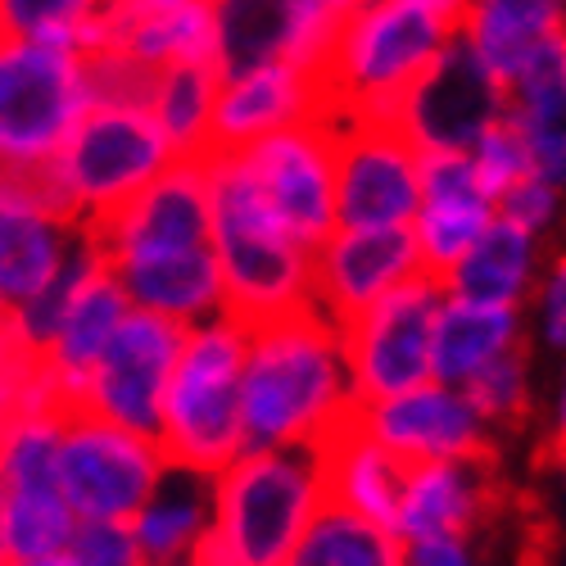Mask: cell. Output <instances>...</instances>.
Wrapping results in <instances>:
<instances>
[{
	"label": "cell",
	"instance_id": "2",
	"mask_svg": "<svg viewBox=\"0 0 566 566\" xmlns=\"http://www.w3.org/2000/svg\"><path fill=\"white\" fill-rule=\"evenodd\" d=\"M322 507V449H245L213 476V516L200 553L213 566H281Z\"/></svg>",
	"mask_w": 566,
	"mask_h": 566
},
{
	"label": "cell",
	"instance_id": "7",
	"mask_svg": "<svg viewBox=\"0 0 566 566\" xmlns=\"http://www.w3.org/2000/svg\"><path fill=\"white\" fill-rule=\"evenodd\" d=\"M86 109L73 45L0 41V172H45Z\"/></svg>",
	"mask_w": 566,
	"mask_h": 566
},
{
	"label": "cell",
	"instance_id": "28",
	"mask_svg": "<svg viewBox=\"0 0 566 566\" xmlns=\"http://www.w3.org/2000/svg\"><path fill=\"white\" fill-rule=\"evenodd\" d=\"M322 467H326V503H336L349 516H358V522L390 535L408 467L376 444L358 427V417H349L345 427L322 444Z\"/></svg>",
	"mask_w": 566,
	"mask_h": 566
},
{
	"label": "cell",
	"instance_id": "15",
	"mask_svg": "<svg viewBox=\"0 0 566 566\" xmlns=\"http://www.w3.org/2000/svg\"><path fill=\"white\" fill-rule=\"evenodd\" d=\"M181 336H186V326L155 317L146 308H127L101 363L91 367L77 408L96 412L105 421H118V427L136 436H155Z\"/></svg>",
	"mask_w": 566,
	"mask_h": 566
},
{
	"label": "cell",
	"instance_id": "36",
	"mask_svg": "<svg viewBox=\"0 0 566 566\" xmlns=\"http://www.w3.org/2000/svg\"><path fill=\"white\" fill-rule=\"evenodd\" d=\"M77 55H82L86 105H136V109L150 105L159 69L140 64L123 51H109V45H86V51H77Z\"/></svg>",
	"mask_w": 566,
	"mask_h": 566
},
{
	"label": "cell",
	"instance_id": "12",
	"mask_svg": "<svg viewBox=\"0 0 566 566\" xmlns=\"http://www.w3.org/2000/svg\"><path fill=\"white\" fill-rule=\"evenodd\" d=\"M507 118V86L471 55L462 32L436 55V64L421 73L399 105L390 109V123L427 150H471L476 140Z\"/></svg>",
	"mask_w": 566,
	"mask_h": 566
},
{
	"label": "cell",
	"instance_id": "6",
	"mask_svg": "<svg viewBox=\"0 0 566 566\" xmlns=\"http://www.w3.org/2000/svg\"><path fill=\"white\" fill-rule=\"evenodd\" d=\"M172 159L177 155L155 127L150 109L86 105L60 155L45 168V181H51L60 209L77 227H91L127 205L136 191H146Z\"/></svg>",
	"mask_w": 566,
	"mask_h": 566
},
{
	"label": "cell",
	"instance_id": "13",
	"mask_svg": "<svg viewBox=\"0 0 566 566\" xmlns=\"http://www.w3.org/2000/svg\"><path fill=\"white\" fill-rule=\"evenodd\" d=\"M421 200V150L390 118L336 114V227H408Z\"/></svg>",
	"mask_w": 566,
	"mask_h": 566
},
{
	"label": "cell",
	"instance_id": "3",
	"mask_svg": "<svg viewBox=\"0 0 566 566\" xmlns=\"http://www.w3.org/2000/svg\"><path fill=\"white\" fill-rule=\"evenodd\" d=\"M209 245L222 276V313L268 322L313 304V250L281 227L231 155H209Z\"/></svg>",
	"mask_w": 566,
	"mask_h": 566
},
{
	"label": "cell",
	"instance_id": "49",
	"mask_svg": "<svg viewBox=\"0 0 566 566\" xmlns=\"http://www.w3.org/2000/svg\"><path fill=\"white\" fill-rule=\"evenodd\" d=\"M6 36H10V32H6V19H0V41H6Z\"/></svg>",
	"mask_w": 566,
	"mask_h": 566
},
{
	"label": "cell",
	"instance_id": "40",
	"mask_svg": "<svg viewBox=\"0 0 566 566\" xmlns=\"http://www.w3.org/2000/svg\"><path fill=\"white\" fill-rule=\"evenodd\" d=\"M535 332L548 349L566 354V254H553L535 281Z\"/></svg>",
	"mask_w": 566,
	"mask_h": 566
},
{
	"label": "cell",
	"instance_id": "18",
	"mask_svg": "<svg viewBox=\"0 0 566 566\" xmlns=\"http://www.w3.org/2000/svg\"><path fill=\"white\" fill-rule=\"evenodd\" d=\"M358 427L395 453L403 467L417 462H462V458H490V427L481 412L471 408V399L458 386H412L403 395L363 403Z\"/></svg>",
	"mask_w": 566,
	"mask_h": 566
},
{
	"label": "cell",
	"instance_id": "8",
	"mask_svg": "<svg viewBox=\"0 0 566 566\" xmlns=\"http://www.w3.org/2000/svg\"><path fill=\"white\" fill-rule=\"evenodd\" d=\"M60 399L45 395L0 421V544L6 557L64 553L77 516L60 490L55 431Z\"/></svg>",
	"mask_w": 566,
	"mask_h": 566
},
{
	"label": "cell",
	"instance_id": "23",
	"mask_svg": "<svg viewBox=\"0 0 566 566\" xmlns=\"http://www.w3.org/2000/svg\"><path fill=\"white\" fill-rule=\"evenodd\" d=\"M86 45H109L150 69L213 64L209 0H105Z\"/></svg>",
	"mask_w": 566,
	"mask_h": 566
},
{
	"label": "cell",
	"instance_id": "25",
	"mask_svg": "<svg viewBox=\"0 0 566 566\" xmlns=\"http://www.w3.org/2000/svg\"><path fill=\"white\" fill-rule=\"evenodd\" d=\"M105 268L114 272L132 308H146L177 326H196V322L222 313V276H218L213 245L181 250V254L123 259V263H105Z\"/></svg>",
	"mask_w": 566,
	"mask_h": 566
},
{
	"label": "cell",
	"instance_id": "17",
	"mask_svg": "<svg viewBox=\"0 0 566 566\" xmlns=\"http://www.w3.org/2000/svg\"><path fill=\"white\" fill-rule=\"evenodd\" d=\"M86 227H77L45 172H0V308L32 300L73 259Z\"/></svg>",
	"mask_w": 566,
	"mask_h": 566
},
{
	"label": "cell",
	"instance_id": "22",
	"mask_svg": "<svg viewBox=\"0 0 566 566\" xmlns=\"http://www.w3.org/2000/svg\"><path fill=\"white\" fill-rule=\"evenodd\" d=\"M490 218H494V200L476 186L467 150L421 155V200L408 222L421 272H431L440 281L490 227Z\"/></svg>",
	"mask_w": 566,
	"mask_h": 566
},
{
	"label": "cell",
	"instance_id": "26",
	"mask_svg": "<svg viewBox=\"0 0 566 566\" xmlns=\"http://www.w3.org/2000/svg\"><path fill=\"white\" fill-rule=\"evenodd\" d=\"M526 349V322L512 304H476L444 295L431 332V381L467 386L481 367L499 363L503 354Z\"/></svg>",
	"mask_w": 566,
	"mask_h": 566
},
{
	"label": "cell",
	"instance_id": "41",
	"mask_svg": "<svg viewBox=\"0 0 566 566\" xmlns=\"http://www.w3.org/2000/svg\"><path fill=\"white\" fill-rule=\"evenodd\" d=\"M557 209H562V191H557V186H548V181H539V177L516 181L512 191L494 205V213L512 218L516 227H526V231H535V235H544V231L557 222Z\"/></svg>",
	"mask_w": 566,
	"mask_h": 566
},
{
	"label": "cell",
	"instance_id": "11",
	"mask_svg": "<svg viewBox=\"0 0 566 566\" xmlns=\"http://www.w3.org/2000/svg\"><path fill=\"white\" fill-rule=\"evenodd\" d=\"M231 159L304 250H317L336 231V109L272 132Z\"/></svg>",
	"mask_w": 566,
	"mask_h": 566
},
{
	"label": "cell",
	"instance_id": "45",
	"mask_svg": "<svg viewBox=\"0 0 566 566\" xmlns=\"http://www.w3.org/2000/svg\"><path fill=\"white\" fill-rule=\"evenodd\" d=\"M0 566H69L64 553H51V557H6Z\"/></svg>",
	"mask_w": 566,
	"mask_h": 566
},
{
	"label": "cell",
	"instance_id": "24",
	"mask_svg": "<svg viewBox=\"0 0 566 566\" xmlns=\"http://www.w3.org/2000/svg\"><path fill=\"white\" fill-rule=\"evenodd\" d=\"M127 308L132 304H127L123 286L114 281V272L105 263L91 272L77 286V295L69 300V308H64V317L55 326V336L45 340V349H41L45 386L55 390V399L64 408H77L86 376H91V367L101 363V354L114 340V332H118V322L127 317Z\"/></svg>",
	"mask_w": 566,
	"mask_h": 566
},
{
	"label": "cell",
	"instance_id": "27",
	"mask_svg": "<svg viewBox=\"0 0 566 566\" xmlns=\"http://www.w3.org/2000/svg\"><path fill=\"white\" fill-rule=\"evenodd\" d=\"M539 235L494 213L490 227L471 241V250L440 276L444 295L476 304H512L522 308L539 281Z\"/></svg>",
	"mask_w": 566,
	"mask_h": 566
},
{
	"label": "cell",
	"instance_id": "16",
	"mask_svg": "<svg viewBox=\"0 0 566 566\" xmlns=\"http://www.w3.org/2000/svg\"><path fill=\"white\" fill-rule=\"evenodd\" d=\"M86 235L96 241L105 263L209 245V164L172 159L146 191H136L101 222H91Z\"/></svg>",
	"mask_w": 566,
	"mask_h": 566
},
{
	"label": "cell",
	"instance_id": "20",
	"mask_svg": "<svg viewBox=\"0 0 566 566\" xmlns=\"http://www.w3.org/2000/svg\"><path fill=\"white\" fill-rule=\"evenodd\" d=\"M322 114H332V101H326L322 73H313V69L259 64L245 73H227L218 82L209 155H235L272 132H286V127L322 118Z\"/></svg>",
	"mask_w": 566,
	"mask_h": 566
},
{
	"label": "cell",
	"instance_id": "9",
	"mask_svg": "<svg viewBox=\"0 0 566 566\" xmlns=\"http://www.w3.org/2000/svg\"><path fill=\"white\" fill-rule=\"evenodd\" d=\"M164 467L155 436H136L86 408H60L55 471L77 522H132Z\"/></svg>",
	"mask_w": 566,
	"mask_h": 566
},
{
	"label": "cell",
	"instance_id": "47",
	"mask_svg": "<svg viewBox=\"0 0 566 566\" xmlns=\"http://www.w3.org/2000/svg\"><path fill=\"white\" fill-rule=\"evenodd\" d=\"M168 566H213L205 553H196V557H181V562H168Z\"/></svg>",
	"mask_w": 566,
	"mask_h": 566
},
{
	"label": "cell",
	"instance_id": "37",
	"mask_svg": "<svg viewBox=\"0 0 566 566\" xmlns=\"http://www.w3.org/2000/svg\"><path fill=\"white\" fill-rule=\"evenodd\" d=\"M467 159H471V172H476V186L481 191L499 205L516 181H526V177H535L531 172V146H526V132L516 127L512 118H503V123H494L476 146L467 150Z\"/></svg>",
	"mask_w": 566,
	"mask_h": 566
},
{
	"label": "cell",
	"instance_id": "39",
	"mask_svg": "<svg viewBox=\"0 0 566 566\" xmlns=\"http://www.w3.org/2000/svg\"><path fill=\"white\" fill-rule=\"evenodd\" d=\"M69 566H150L127 522H77L64 544Z\"/></svg>",
	"mask_w": 566,
	"mask_h": 566
},
{
	"label": "cell",
	"instance_id": "32",
	"mask_svg": "<svg viewBox=\"0 0 566 566\" xmlns=\"http://www.w3.org/2000/svg\"><path fill=\"white\" fill-rule=\"evenodd\" d=\"M395 557H399V544L386 531H376L358 522V516H349L345 507L326 503L281 566H395Z\"/></svg>",
	"mask_w": 566,
	"mask_h": 566
},
{
	"label": "cell",
	"instance_id": "46",
	"mask_svg": "<svg viewBox=\"0 0 566 566\" xmlns=\"http://www.w3.org/2000/svg\"><path fill=\"white\" fill-rule=\"evenodd\" d=\"M326 6H332L336 14H345V19H349V14H354V10L363 6V0H326Z\"/></svg>",
	"mask_w": 566,
	"mask_h": 566
},
{
	"label": "cell",
	"instance_id": "48",
	"mask_svg": "<svg viewBox=\"0 0 566 566\" xmlns=\"http://www.w3.org/2000/svg\"><path fill=\"white\" fill-rule=\"evenodd\" d=\"M562 476H566V444H562Z\"/></svg>",
	"mask_w": 566,
	"mask_h": 566
},
{
	"label": "cell",
	"instance_id": "29",
	"mask_svg": "<svg viewBox=\"0 0 566 566\" xmlns=\"http://www.w3.org/2000/svg\"><path fill=\"white\" fill-rule=\"evenodd\" d=\"M209 516H213V476L168 462L127 526L150 566H168L205 548Z\"/></svg>",
	"mask_w": 566,
	"mask_h": 566
},
{
	"label": "cell",
	"instance_id": "43",
	"mask_svg": "<svg viewBox=\"0 0 566 566\" xmlns=\"http://www.w3.org/2000/svg\"><path fill=\"white\" fill-rule=\"evenodd\" d=\"M395 566H481L471 539H427V544H399Z\"/></svg>",
	"mask_w": 566,
	"mask_h": 566
},
{
	"label": "cell",
	"instance_id": "19",
	"mask_svg": "<svg viewBox=\"0 0 566 566\" xmlns=\"http://www.w3.org/2000/svg\"><path fill=\"white\" fill-rule=\"evenodd\" d=\"M421 272L408 227H336L313 250V308L336 326Z\"/></svg>",
	"mask_w": 566,
	"mask_h": 566
},
{
	"label": "cell",
	"instance_id": "31",
	"mask_svg": "<svg viewBox=\"0 0 566 566\" xmlns=\"http://www.w3.org/2000/svg\"><path fill=\"white\" fill-rule=\"evenodd\" d=\"M222 73L213 64H172L159 69L150 91V118L164 132L177 159H209L213 140V105Z\"/></svg>",
	"mask_w": 566,
	"mask_h": 566
},
{
	"label": "cell",
	"instance_id": "38",
	"mask_svg": "<svg viewBox=\"0 0 566 566\" xmlns=\"http://www.w3.org/2000/svg\"><path fill=\"white\" fill-rule=\"evenodd\" d=\"M55 395L51 386H45V371H41V358L14 336L10 317L0 313V421L14 417L19 408Z\"/></svg>",
	"mask_w": 566,
	"mask_h": 566
},
{
	"label": "cell",
	"instance_id": "44",
	"mask_svg": "<svg viewBox=\"0 0 566 566\" xmlns=\"http://www.w3.org/2000/svg\"><path fill=\"white\" fill-rule=\"evenodd\" d=\"M553 440H557V449L566 444V371H562V381H557V399H553Z\"/></svg>",
	"mask_w": 566,
	"mask_h": 566
},
{
	"label": "cell",
	"instance_id": "21",
	"mask_svg": "<svg viewBox=\"0 0 566 566\" xmlns=\"http://www.w3.org/2000/svg\"><path fill=\"white\" fill-rule=\"evenodd\" d=\"M494 512V471L490 458L462 462H417L403 471V490L395 503L390 539L427 544V539H471Z\"/></svg>",
	"mask_w": 566,
	"mask_h": 566
},
{
	"label": "cell",
	"instance_id": "33",
	"mask_svg": "<svg viewBox=\"0 0 566 566\" xmlns=\"http://www.w3.org/2000/svg\"><path fill=\"white\" fill-rule=\"evenodd\" d=\"M507 118L516 127L566 123V23L544 32L507 82Z\"/></svg>",
	"mask_w": 566,
	"mask_h": 566
},
{
	"label": "cell",
	"instance_id": "42",
	"mask_svg": "<svg viewBox=\"0 0 566 566\" xmlns=\"http://www.w3.org/2000/svg\"><path fill=\"white\" fill-rule=\"evenodd\" d=\"M531 146V172L566 196V123L553 127H522Z\"/></svg>",
	"mask_w": 566,
	"mask_h": 566
},
{
	"label": "cell",
	"instance_id": "4",
	"mask_svg": "<svg viewBox=\"0 0 566 566\" xmlns=\"http://www.w3.org/2000/svg\"><path fill=\"white\" fill-rule=\"evenodd\" d=\"M462 32V19L427 0H363L340 23L322 86L345 118H390L403 91Z\"/></svg>",
	"mask_w": 566,
	"mask_h": 566
},
{
	"label": "cell",
	"instance_id": "5",
	"mask_svg": "<svg viewBox=\"0 0 566 566\" xmlns=\"http://www.w3.org/2000/svg\"><path fill=\"white\" fill-rule=\"evenodd\" d=\"M245 336L250 326L235 322L231 313L186 326L155 431L168 462L218 476L235 453H245V421H241Z\"/></svg>",
	"mask_w": 566,
	"mask_h": 566
},
{
	"label": "cell",
	"instance_id": "35",
	"mask_svg": "<svg viewBox=\"0 0 566 566\" xmlns=\"http://www.w3.org/2000/svg\"><path fill=\"white\" fill-rule=\"evenodd\" d=\"M462 395L471 399V408L481 412V421L490 431L516 427V421L531 412V363H526V349L503 354L499 363L481 367L462 386Z\"/></svg>",
	"mask_w": 566,
	"mask_h": 566
},
{
	"label": "cell",
	"instance_id": "34",
	"mask_svg": "<svg viewBox=\"0 0 566 566\" xmlns=\"http://www.w3.org/2000/svg\"><path fill=\"white\" fill-rule=\"evenodd\" d=\"M101 6L105 0H0V19H6L10 36L55 41L82 51Z\"/></svg>",
	"mask_w": 566,
	"mask_h": 566
},
{
	"label": "cell",
	"instance_id": "14",
	"mask_svg": "<svg viewBox=\"0 0 566 566\" xmlns=\"http://www.w3.org/2000/svg\"><path fill=\"white\" fill-rule=\"evenodd\" d=\"M213 69L245 73L259 64H300L322 73L345 14L326 0H209Z\"/></svg>",
	"mask_w": 566,
	"mask_h": 566
},
{
	"label": "cell",
	"instance_id": "30",
	"mask_svg": "<svg viewBox=\"0 0 566 566\" xmlns=\"http://www.w3.org/2000/svg\"><path fill=\"white\" fill-rule=\"evenodd\" d=\"M566 23V0H471L462 41L503 86L516 77L531 45Z\"/></svg>",
	"mask_w": 566,
	"mask_h": 566
},
{
	"label": "cell",
	"instance_id": "10",
	"mask_svg": "<svg viewBox=\"0 0 566 566\" xmlns=\"http://www.w3.org/2000/svg\"><path fill=\"white\" fill-rule=\"evenodd\" d=\"M440 300V281L431 272H417L340 326L349 390L358 408L431 381V332Z\"/></svg>",
	"mask_w": 566,
	"mask_h": 566
},
{
	"label": "cell",
	"instance_id": "1",
	"mask_svg": "<svg viewBox=\"0 0 566 566\" xmlns=\"http://www.w3.org/2000/svg\"><path fill=\"white\" fill-rule=\"evenodd\" d=\"M358 412L340 326L313 304L254 322L241 367L245 449H322Z\"/></svg>",
	"mask_w": 566,
	"mask_h": 566
}]
</instances>
